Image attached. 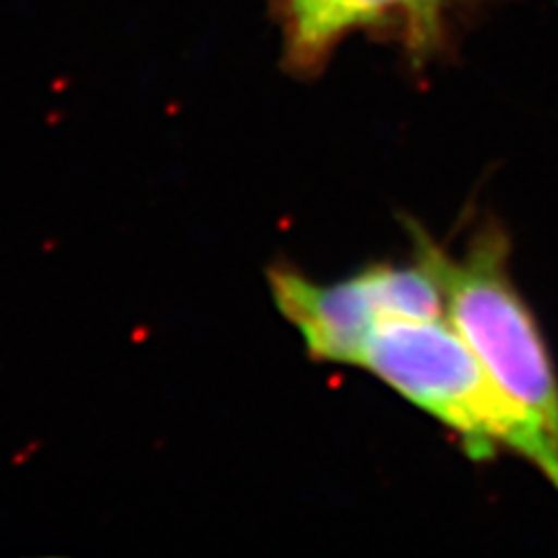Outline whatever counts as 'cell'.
<instances>
[{
    "instance_id": "cell-3",
    "label": "cell",
    "mask_w": 558,
    "mask_h": 558,
    "mask_svg": "<svg viewBox=\"0 0 558 558\" xmlns=\"http://www.w3.org/2000/svg\"><path fill=\"white\" fill-rule=\"evenodd\" d=\"M268 282L279 314L299 330L312 359L359 365L365 344L384 322L368 268L328 284L275 268Z\"/></svg>"
},
{
    "instance_id": "cell-1",
    "label": "cell",
    "mask_w": 558,
    "mask_h": 558,
    "mask_svg": "<svg viewBox=\"0 0 558 558\" xmlns=\"http://www.w3.org/2000/svg\"><path fill=\"white\" fill-rule=\"evenodd\" d=\"M359 368L449 428L470 459L512 449L547 475L543 440L488 377L484 365L447 319L381 322L363 349Z\"/></svg>"
},
{
    "instance_id": "cell-4",
    "label": "cell",
    "mask_w": 558,
    "mask_h": 558,
    "mask_svg": "<svg viewBox=\"0 0 558 558\" xmlns=\"http://www.w3.org/2000/svg\"><path fill=\"white\" fill-rule=\"evenodd\" d=\"M403 0H284V65L293 75H317L349 31L384 20Z\"/></svg>"
},
{
    "instance_id": "cell-5",
    "label": "cell",
    "mask_w": 558,
    "mask_h": 558,
    "mask_svg": "<svg viewBox=\"0 0 558 558\" xmlns=\"http://www.w3.org/2000/svg\"><path fill=\"white\" fill-rule=\"evenodd\" d=\"M405 43L414 61H426L442 45L445 0H403Z\"/></svg>"
},
{
    "instance_id": "cell-2",
    "label": "cell",
    "mask_w": 558,
    "mask_h": 558,
    "mask_svg": "<svg viewBox=\"0 0 558 558\" xmlns=\"http://www.w3.org/2000/svg\"><path fill=\"white\" fill-rule=\"evenodd\" d=\"M508 260V240L498 226L480 231L463 258L447 256V319L543 440L549 459L545 480L558 492V379Z\"/></svg>"
}]
</instances>
